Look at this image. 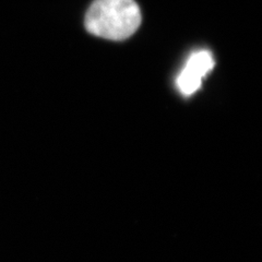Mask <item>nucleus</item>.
<instances>
[{
	"label": "nucleus",
	"mask_w": 262,
	"mask_h": 262,
	"mask_svg": "<svg viewBox=\"0 0 262 262\" xmlns=\"http://www.w3.org/2000/svg\"><path fill=\"white\" fill-rule=\"evenodd\" d=\"M214 67V59L208 51L193 53L177 78V86L185 95L194 93L201 86L202 79Z\"/></svg>",
	"instance_id": "2"
},
{
	"label": "nucleus",
	"mask_w": 262,
	"mask_h": 262,
	"mask_svg": "<svg viewBox=\"0 0 262 262\" xmlns=\"http://www.w3.org/2000/svg\"><path fill=\"white\" fill-rule=\"evenodd\" d=\"M140 23V8L135 0H95L85 16L91 34L113 40L130 37Z\"/></svg>",
	"instance_id": "1"
}]
</instances>
